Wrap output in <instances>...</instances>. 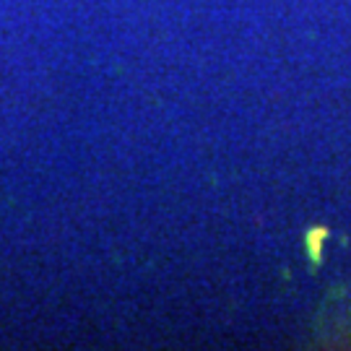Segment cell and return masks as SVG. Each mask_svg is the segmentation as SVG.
Wrapping results in <instances>:
<instances>
[{
  "mask_svg": "<svg viewBox=\"0 0 351 351\" xmlns=\"http://www.w3.org/2000/svg\"><path fill=\"white\" fill-rule=\"evenodd\" d=\"M326 237H328L326 229H313V232H307V252H310V258H313L315 263H320V258H323Z\"/></svg>",
  "mask_w": 351,
  "mask_h": 351,
  "instance_id": "cell-1",
  "label": "cell"
}]
</instances>
